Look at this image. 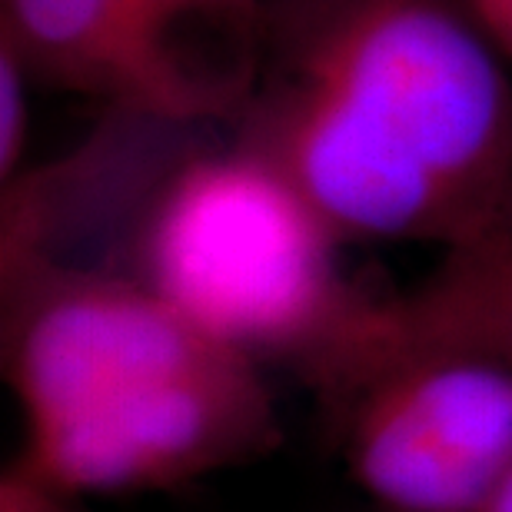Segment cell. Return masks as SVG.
Segmentation results:
<instances>
[{"instance_id": "5b68a950", "label": "cell", "mask_w": 512, "mask_h": 512, "mask_svg": "<svg viewBox=\"0 0 512 512\" xmlns=\"http://www.w3.org/2000/svg\"><path fill=\"white\" fill-rule=\"evenodd\" d=\"M283 439L263 366L220 350L117 403L27 429L17 463L64 499L180 489Z\"/></svg>"}, {"instance_id": "8992f818", "label": "cell", "mask_w": 512, "mask_h": 512, "mask_svg": "<svg viewBox=\"0 0 512 512\" xmlns=\"http://www.w3.org/2000/svg\"><path fill=\"white\" fill-rule=\"evenodd\" d=\"M373 320L389 336L473 346L512 363V177L423 280L406 293L376 296Z\"/></svg>"}, {"instance_id": "ba28073f", "label": "cell", "mask_w": 512, "mask_h": 512, "mask_svg": "<svg viewBox=\"0 0 512 512\" xmlns=\"http://www.w3.org/2000/svg\"><path fill=\"white\" fill-rule=\"evenodd\" d=\"M0 512H80L74 499H64L54 489H47L24 466L10 463L0 476Z\"/></svg>"}, {"instance_id": "6da1fadb", "label": "cell", "mask_w": 512, "mask_h": 512, "mask_svg": "<svg viewBox=\"0 0 512 512\" xmlns=\"http://www.w3.org/2000/svg\"><path fill=\"white\" fill-rule=\"evenodd\" d=\"M233 143L343 240H463L512 177V80L463 0H273Z\"/></svg>"}, {"instance_id": "30bf717a", "label": "cell", "mask_w": 512, "mask_h": 512, "mask_svg": "<svg viewBox=\"0 0 512 512\" xmlns=\"http://www.w3.org/2000/svg\"><path fill=\"white\" fill-rule=\"evenodd\" d=\"M483 512H512V473L503 486H499V493L493 496V503H489Z\"/></svg>"}, {"instance_id": "52a82bcc", "label": "cell", "mask_w": 512, "mask_h": 512, "mask_svg": "<svg viewBox=\"0 0 512 512\" xmlns=\"http://www.w3.org/2000/svg\"><path fill=\"white\" fill-rule=\"evenodd\" d=\"M27 143V70L0 47V180L20 177Z\"/></svg>"}, {"instance_id": "7a4b0ae2", "label": "cell", "mask_w": 512, "mask_h": 512, "mask_svg": "<svg viewBox=\"0 0 512 512\" xmlns=\"http://www.w3.org/2000/svg\"><path fill=\"white\" fill-rule=\"evenodd\" d=\"M340 240L273 163L240 143H203L140 210L127 273L210 340L310 383L376 300L346 283Z\"/></svg>"}, {"instance_id": "3957f363", "label": "cell", "mask_w": 512, "mask_h": 512, "mask_svg": "<svg viewBox=\"0 0 512 512\" xmlns=\"http://www.w3.org/2000/svg\"><path fill=\"white\" fill-rule=\"evenodd\" d=\"M373 306L306 383L336 459L380 512H483L512 473V363L389 336Z\"/></svg>"}, {"instance_id": "277c9868", "label": "cell", "mask_w": 512, "mask_h": 512, "mask_svg": "<svg viewBox=\"0 0 512 512\" xmlns=\"http://www.w3.org/2000/svg\"><path fill=\"white\" fill-rule=\"evenodd\" d=\"M260 0H0L27 77L193 127L237 120L263 57Z\"/></svg>"}, {"instance_id": "9c48e42d", "label": "cell", "mask_w": 512, "mask_h": 512, "mask_svg": "<svg viewBox=\"0 0 512 512\" xmlns=\"http://www.w3.org/2000/svg\"><path fill=\"white\" fill-rule=\"evenodd\" d=\"M463 7L489 37V44L512 60V0H463Z\"/></svg>"}]
</instances>
